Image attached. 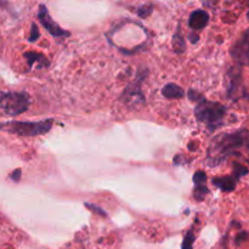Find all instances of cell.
<instances>
[{"label": "cell", "instance_id": "cell-5", "mask_svg": "<svg viewBox=\"0 0 249 249\" xmlns=\"http://www.w3.org/2000/svg\"><path fill=\"white\" fill-rule=\"evenodd\" d=\"M246 174H248V168L243 167L241 164H235L233 167V173L232 175H229V177H221V178H214L213 184L215 185V187L220 189L224 192H232L236 189V185H237L238 180L242 177H245Z\"/></svg>", "mask_w": 249, "mask_h": 249}, {"label": "cell", "instance_id": "cell-4", "mask_svg": "<svg viewBox=\"0 0 249 249\" xmlns=\"http://www.w3.org/2000/svg\"><path fill=\"white\" fill-rule=\"evenodd\" d=\"M31 99L27 92L0 91V116L15 117L28 109Z\"/></svg>", "mask_w": 249, "mask_h": 249}, {"label": "cell", "instance_id": "cell-12", "mask_svg": "<svg viewBox=\"0 0 249 249\" xmlns=\"http://www.w3.org/2000/svg\"><path fill=\"white\" fill-rule=\"evenodd\" d=\"M162 95L164 97H167V99L178 100L184 97L185 91L181 87H179V85L174 84V83H169V84H167L162 89Z\"/></svg>", "mask_w": 249, "mask_h": 249}, {"label": "cell", "instance_id": "cell-17", "mask_svg": "<svg viewBox=\"0 0 249 249\" xmlns=\"http://www.w3.org/2000/svg\"><path fill=\"white\" fill-rule=\"evenodd\" d=\"M40 36V33H39L38 26L36 23L32 24V29H31V34L28 36V41L29 43H34L36 40H38V38Z\"/></svg>", "mask_w": 249, "mask_h": 249}, {"label": "cell", "instance_id": "cell-19", "mask_svg": "<svg viewBox=\"0 0 249 249\" xmlns=\"http://www.w3.org/2000/svg\"><path fill=\"white\" fill-rule=\"evenodd\" d=\"M84 206L87 207L89 211H91L92 213L99 214V215H101V216H107L106 212H105L102 208H100L99 206H95V204H91V203H84Z\"/></svg>", "mask_w": 249, "mask_h": 249}, {"label": "cell", "instance_id": "cell-1", "mask_svg": "<svg viewBox=\"0 0 249 249\" xmlns=\"http://www.w3.org/2000/svg\"><path fill=\"white\" fill-rule=\"evenodd\" d=\"M243 148H249L248 130L241 129L233 133L221 134L212 140L207 152V163L209 167H218Z\"/></svg>", "mask_w": 249, "mask_h": 249}, {"label": "cell", "instance_id": "cell-16", "mask_svg": "<svg viewBox=\"0 0 249 249\" xmlns=\"http://www.w3.org/2000/svg\"><path fill=\"white\" fill-rule=\"evenodd\" d=\"M194 182H195V186H203V185H207L206 173L202 172V170H198V172L195 173Z\"/></svg>", "mask_w": 249, "mask_h": 249}, {"label": "cell", "instance_id": "cell-13", "mask_svg": "<svg viewBox=\"0 0 249 249\" xmlns=\"http://www.w3.org/2000/svg\"><path fill=\"white\" fill-rule=\"evenodd\" d=\"M185 49H186V44H185L184 36L180 33V31H178L173 36V50L177 53H182L185 51Z\"/></svg>", "mask_w": 249, "mask_h": 249}, {"label": "cell", "instance_id": "cell-15", "mask_svg": "<svg viewBox=\"0 0 249 249\" xmlns=\"http://www.w3.org/2000/svg\"><path fill=\"white\" fill-rule=\"evenodd\" d=\"M195 238H196V235H195L194 230H190L189 232L185 235L184 241H182V249H192L194 247V242H195Z\"/></svg>", "mask_w": 249, "mask_h": 249}, {"label": "cell", "instance_id": "cell-7", "mask_svg": "<svg viewBox=\"0 0 249 249\" xmlns=\"http://www.w3.org/2000/svg\"><path fill=\"white\" fill-rule=\"evenodd\" d=\"M38 18L40 21V23L43 24L44 28L53 36V38H62V36H70V32L65 31V29L61 28L58 26V23H56L53 18H51L50 14H49L48 9H46L45 5H39L38 10Z\"/></svg>", "mask_w": 249, "mask_h": 249}, {"label": "cell", "instance_id": "cell-14", "mask_svg": "<svg viewBox=\"0 0 249 249\" xmlns=\"http://www.w3.org/2000/svg\"><path fill=\"white\" fill-rule=\"evenodd\" d=\"M209 194V190L207 187V185L203 186H195L194 190V197L196 201H203L204 197Z\"/></svg>", "mask_w": 249, "mask_h": 249}, {"label": "cell", "instance_id": "cell-11", "mask_svg": "<svg viewBox=\"0 0 249 249\" xmlns=\"http://www.w3.org/2000/svg\"><path fill=\"white\" fill-rule=\"evenodd\" d=\"M24 57H26L29 67H33L36 63V67L38 68H46V67H49V65H50V62H49L48 58L39 53H33V51H29V53H24Z\"/></svg>", "mask_w": 249, "mask_h": 249}, {"label": "cell", "instance_id": "cell-3", "mask_svg": "<svg viewBox=\"0 0 249 249\" xmlns=\"http://www.w3.org/2000/svg\"><path fill=\"white\" fill-rule=\"evenodd\" d=\"M53 119H44L39 122L9 121L0 123V131L18 136H39L49 133L53 128Z\"/></svg>", "mask_w": 249, "mask_h": 249}, {"label": "cell", "instance_id": "cell-20", "mask_svg": "<svg viewBox=\"0 0 249 249\" xmlns=\"http://www.w3.org/2000/svg\"><path fill=\"white\" fill-rule=\"evenodd\" d=\"M21 169H16V170H14V172H12V174L10 175V179L11 180H14L15 182H17V181H19V179H21Z\"/></svg>", "mask_w": 249, "mask_h": 249}, {"label": "cell", "instance_id": "cell-10", "mask_svg": "<svg viewBox=\"0 0 249 249\" xmlns=\"http://www.w3.org/2000/svg\"><path fill=\"white\" fill-rule=\"evenodd\" d=\"M241 90H242V88H241V74L238 72L230 71V85L228 88V94L230 99H237Z\"/></svg>", "mask_w": 249, "mask_h": 249}, {"label": "cell", "instance_id": "cell-9", "mask_svg": "<svg viewBox=\"0 0 249 249\" xmlns=\"http://www.w3.org/2000/svg\"><path fill=\"white\" fill-rule=\"evenodd\" d=\"M209 22V14L204 10H195L194 12H191L189 18V26L192 31L198 32L202 31L203 28H206V26Z\"/></svg>", "mask_w": 249, "mask_h": 249}, {"label": "cell", "instance_id": "cell-8", "mask_svg": "<svg viewBox=\"0 0 249 249\" xmlns=\"http://www.w3.org/2000/svg\"><path fill=\"white\" fill-rule=\"evenodd\" d=\"M230 53L238 65L249 66V28L233 44Z\"/></svg>", "mask_w": 249, "mask_h": 249}, {"label": "cell", "instance_id": "cell-21", "mask_svg": "<svg viewBox=\"0 0 249 249\" xmlns=\"http://www.w3.org/2000/svg\"><path fill=\"white\" fill-rule=\"evenodd\" d=\"M248 17H249V12H248Z\"/></svg>", "mask_w": 249, "mask_h": 249}, {"label": "cell", "instance_id": "cell-18", "mask_svg": "<svg viewBox=\"0 0 249 249\" xmlns=\"http://www.w3.org/2000/svg\"><path fill=\"white\" fill-rule=\"evenodd\" d=\"M153 11V7L151 6V5H148V6H141L140 9L136 10V14L139 15L140 17H142V18H146V17H148L151 15V12Z\"/></svg>", "mask_w": 249, "mask_h": 249}, {"label": "cell", "instance_id": "cell-6", "mask_svg": "<svg viewBox=\"0 0 249 249\" xmlns=\"http://www.w3.org/2000/svg\"><path fill=\"white\" fill-rule=\"evenodd\" d=\"M142 79H145V77L139 74L138 77H136V79L134 80L131 84L128 85L125 91L122 95V100H123L128 106H141L142 104H145V96H143L140 88Z\"/></svg>", "mask_w": 249, "mask_h": 249}, {"label": "cell", "instance_id": "cell-2", "mask_svg": "<svg viewBox=\"0 0 249 249\" xmlns=\"http://www.w3.org/2000/svg\"><path fill=\"white\" fill-rule=\"evenodd\" d=\"M189 97L191 101L196 102L195 116L199 123H203L211 131L215 130L223 124L226 114V107L219 102L208 101L202 94L196 90H189Z\"/></svg>", "mask_w": 249, "mask_h": 249}]
</instances>
